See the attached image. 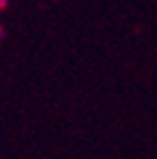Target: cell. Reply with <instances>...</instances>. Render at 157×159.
<instances>
[{"mask_svg":"<svg viewBox=\"0 0 157 159\" xmlns=\"http://www.w3.org/2000/svg\"><path fill=\"white\" fill-rule=\"evenodd\" d=\"M5 5H7V0H0V9H2Z\"/></svg>","mask_w":157,"mask_h":159,"instance_id":"cell-1","label":"cell"},{"mask_svg":"<svg viewBox=\"0 0 157 159\" xmlns=\"http://www.w3.org/2000/svg\"><path fill=\"white\" fill-rule=\"evenodd\" d=\"M0 38H2V29H0Z\"/></svg>","mask_w":157,"mask_h":159,"instance_id":"cell-2","label":"cell"}]
</instances>
